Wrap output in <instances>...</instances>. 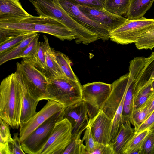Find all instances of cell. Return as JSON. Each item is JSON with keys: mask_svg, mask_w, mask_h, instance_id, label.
I'll use <instances>...</instances> for the list:
<instances>
[{"mask_svg": "<svg viewBox=\"0 0 154 154\" xmlns=\"http://www.w3.org/2000/svg\"><path fill=\"white\" fill-rule=\"evenodd\" d=\"M112 120L102 110L93 117L89 119L88 125L95 142L109 144V139Z\"/></svg>", "mask_w": 154, "mask_h": 154, "instance_id": "9a60e30c", "label": "cell"}, {"mask_svg": "<svg viewBox=\"0 0 154 154\" xmlns=\"http://www.w3.org/2000/svg\"><path fill=\"white\" fill-rule=\"evenodd\" d=\"M66 12L75 20L86 29L96 35L103 40L110 39V32L101 25L86 16L72 0H58Z\"/></svg>", "mask_w": 154, "mask_h": 154, "instance_id": "30bf717a", "label": "cell"}, {"mask_svg": "<svg viewBox=\"0 0 154 154\" xmlns=\"http://www.w3.org/2000/svg\"><path fill=\"white\" fill-rule=\"evenodd\" d=\"M23 84V97L20 124L27 122L37 113L36 107L39 101L30 94Z\"/></svg>", "mask_w": 154, "mask_h": 154, "instance_id": "d6986e66", "label": "cell"}, {"mask_svg": "<svg viewBox=\"0 0 154 154\" xmlns=\"http://www.w3.org/2000/svg\"><path fill=\"white\" fill-rule=\"evenodd\" d=\"M38 33H34L17 45L0 53V65L10 60L16 59Z\"/></svg>", "mask_w": 154, "mask_h": 154, "instance_id": "7402d4cb", "label": "cell"}, {"mask_svg": "<svg viewBox=\"0 0 154 154\" xmlns=\"http://www.w3.org/2000/svg\"><path fill=\"white\" fill-rule=\"evenodd\" d=\"M154 93L152 83L146 85L137 91H134V111L144 103Z\"/></svg>", "mask_w": 154, "mask_h": 154, "instance_id": "f546056e", "label": "cell"}, {"mask_svg": "<svg viewBox=\"0 0 154 154\" xmlns=\"http://www.w3.org/2000/svg\"><path fill=\"white\" fill-rule=\"evenodd\" d=\"M92 154H114V152L110 144L95 142L94 149Z\"/></svg>", "mask_w": 154, "mask_h": 154, "instance_id": "f35d334b", "label": "cell"}, {"mask_svg": "<svg viewBox=\"0 0 154 154\" xmlns=\"http://www.w3.org/2000/svg\"><path fill=\"white\" fill-rule=\"evenodd\" d=\"M111 89L112 84L100 82L88 83L82 86V100L86 103L89 119L101 109Z\"/></svg>", "mask_w": 154, "mask_h": 154, "instance_id": "ba28073f", "label": "cell"}, {"mask_svg": "<svg viewBox=\"0 0 154 154\" xmlns=\"http://www.w3.org/2000/svg\"><path fill=\"white\" fill-rule=\"evenodd\" d=\"M77 5H82L91 8L100 9L104 8V0H72Z\"/></svg>", "mask_w": 154, "mask_h": 154, "instance_id": "8d00e7d4", "label": "cell"}, {"mask_svg": "<svg viewBox=\"0 0 154 154\" xmlns=\"http://www.w3.org/2000/svg\"><path fill=\"white\" fill-rule=\"evenodd\" d=\"M154 95V93L141 106L134 111L132 116V125L135 131L147 118L148 109Z\"/></svg>", "mask_w": 154, "mask_h": 154, "instance_id": "4316f807", "label": "cell"}, {"mask_svg": "<svg viewBox=\"0 0 154 154\" xmlns=\"http://www.w3.org/2000/svg\"><path fill=\"white\" fill-rule=\"evenodd\" d=\"M82 140L85 144L88 154H92L94 149L95 142L93 137L90 129L88 126L85 130Z\"/></svg>", "mask_w": 154, "mask_h": 154, "instance_id": "d590c367", "label": "cell"}, {"mask_svg": "<svg viewBox=\"0 0 154 154\" xmlns=\"http://www.w3.org/2000/svg\"><path fill=\"white\" fill-rule=\"evenodd\" d=\"M135 43L138 49H152L154 48V28L144 34Z\"/></svg>", "mask_w": 154, "mask_h": 154, "instance_id": "d6a6232c", "label": "cell"}, {"mask_svg": "<svg viewBox=\"0 0 154 154\" xmlns=\"http://www.w3.org/2000/svg\"><path fill=\"white\" fill-rule=\"evenodd\" d=\"M141 154H154V129L151 131L144 139Z\"/></svg>", "mask_w": 154, "mask_h": 154, "instance_id": "e575fe53", "label": "cell"}, {"mask_svg": "<svg viewBox=\"0 0 154 154\" xmlns=\"http://www.w3.org/2000/svg\"><path fill=\"white\" fill-rule=\"evenodd\" d=\"M154 28V19L144 17L137 19L127 18L120 26L110 33V39L118 44L136 43L143 35Z\"/></svg>", "mask_w": 154, "mask_h": 154, "instance_id": "8992f818", "label": "cell"}, {"mask_svg": "<svg viewBox=\"0 0 154 154\" xmlns=\"http://www.w3.org/2000/svg\"><path fill=\"white\" fill-rule=\"evenodd\" d=\"M148 58L143 72L136 82L134 91L152 83L154 79V52L152 53Z\"/></svg>", "mask_w": 154, "mask_h": 154, "instance_id": "603a6c76", "label": "cell"}, {"mask_svg": "<svg viewBox=\"0 0 154 154\" xmlns=\"http://www.w3.org/2000/svg\"><path fill=\"white\" fill-rule=\"evenodd\" d=\"M150 131L146 129L139 132H135L134 135L125 145L122 154H130L134 150L142 148L144 139Z\"/></svg>", "mask_w": 154, "mask_h": 154, "instance_id": "83f0119b", "label": "cell"}, {"mask_svg": "<svg viewBox=\"0 0 154 154\" xmlns=\"http://www.w3.org/2000/svg\"><path fill=\"white\" fill-rule=\"evenodd\" d=\"M77 6L88 18L103 26L110 33L122 24L127 19L122 16L112 14L104 8L98 9L82 5Z\"/></svg>", "mask_w": 154, "mask_h": 154, "instance_id": "5bb4252c", "label": "cell"}, {"mask_svg": "<svg viewBox=\"0 0 154 154\" xmlns=\"http://www.w3.org/2000/svg\"><path fill=\"white\" fill-rule=\"evenodd\" d=\"M16 64V72L30 94L39 101L44 100L49 79L28 59Z\"/></svg>", "mask_w": 154, "mask_h": 154, "instance_id": "5b68a950", "label": "cell"}, {"mask_svg": "<svg viewBox=\"0 0 154 154\" xmlns=\"http://www.w3.org/2000/svg\"><path fill=\"white\" fill-rule=\"evenodd\" d=\"M131 0H104V9L116 15L122 16L126 14L129 8Z\"/></svg>", "mask_w": 154, "mask_h": 154, "instance_id": "484cf974", "label": "cell"}, {"mask_svg": "<svg viewBox=\"0 0 154 154\" xmlns=\"http://www.w3.org/2000/svg\"><path fill=\"white\" fill-rule=\"evenodd\" d=\"M23 97V84L16 72L2 81L0 118L13 129H18L20 125Z\"/></svg>", "mask_w": 154, "mask_h": 154, "instance_id": "7a4b0ae2", "label": "cell"}, {"mask_svg": "<svg viewBox=\"0 0 154 154\" xmlns=\"http://www.w3.org/2000/svg\"><path fill=\"white\" fill-rule=\"evenodd\" d=\"M39 34L38 33L35 37L29 43L23 51L16 58V59L30 58L35 53L38 47Z\"/></svg>", "mask_w": 154, "mask_h": 154, "instance_id": "836d02e7", "label": "cell"}, {"mask_svg": "<svg viewBox=\"0 0 154 154\" xmlns=\"http://www.w3.org/2000/svg\"><path fill=\"white\" fill-rule=\"evenodd\" d=\"M146 129L150 131L154 129V110L136 130L135 132H139Z\"/></svg>", "mask_w": 154, "mask_h": 154, "instance_id": "ab89813d", "label": "cell"}, {"mask_svg": "<svg viewBox=\"0 0 154 154\" xmlns=\"http://www.w3.org/2000/svg\"><path fill=\"white\" fill-rule=\"evenodd\" d=\"M133 79V77L128 73L121 76L112 84L110 93L101 109L111 119H113Z\"/></svg>", "mask_w": 154, "mask_h": 154, "instance_id": "7c38bea8", "label": "cell"}, {"mask_svg": "<svg viewBox=\"0 0 154 154\" xmlns=\"http://www.w3.org/2000/svg\"><path fill=\"white\" fill-rule=\"evenodd\" d=\"M64 110L50 117L21 142L25 154H40L51 134L56 123L63 119Z\"/></svg>", "mask_w": 154, "mask_h": 154, "instance_id": "52a82bcc", "label": "cell"}, {"mask_svg": "<svg viewBox=\"0 0 154 154\" xmlns=\"http://www.w3.org/2000/svg\"><path fill=\"white\" fill-rule=\"evenodd\" d=\"M13 138V140L9 143L12 154H25L22 149L18 133H14Z\"/></svg>", "mask_w": 154, "mask_h": 154, "instance_id": "74e56055", "label": "cell"}, {"mask_svg": "<svg viewBox=\"0 0 154 154\" xmlns=\"http://www.w3.org/2000/svg\"><path fill=\"white\" fill-rule=\"evenodd\" d=\"M126 92L124 100L122 113V122L129 120L132 125V116L134 110V96L136 83L137 81L134 76Z\"/></svg>", "mask_w": 154, "mask_h": 154, "instance_id": "44dd1931", "label": "cell"}, {"mask_svg": "<svg viewBox=\"0 0 154 154\" xmlns=\"http://www.w3.org/2000/svg\"><path fill=\"white\" fill-rule=\"evenodd\" d=\"M66 107L56 101L48 100L42 109L27 122L21 123L19 137L21 143L33 131L55 114L64 110Z\"/></svg>", "mask_w": 154, "mask_h": 154, "instance_id": "8fae6325", "label": "cell"}, {"mask_svg": "<svg viewBox=\"0 0 154 154\" xmlns=\"http://www.w3.org/2000/svg\"><path fill=\"white\" fill-rule=\"evenodd\" d=\"M129 120L122 122L118 132L113 142L110 144L114 154H122L125 145L135 134Z\"/></svg>", "mask_w": 154, "mask_h": 154, "instance_id": "ac0fdd59", "label": "cell"}, {"mask_svg": "<svg viewBox=\"0 0 154 154\" xmlns=\"http://www.w3.org/2000/svg\"><path fill=\"white\" fill-rule=\"evenodd\" d=\"M32 16L19 0H0V22H12Z\"/></svg>", "mask_w": 154, "mask_h": 154, "instance_id": "2e32d148", "label": "cell"}, {"mask_svg": "<svg viewBox=\"0 0 154 154\" xmlns=\"http://www.w3.org/2000/svg\"><path fill=\"white\" fill-rule=\"evenodd\" d=\"M152 86L154 92V79L153 80L152 82Z\"/></svg>", "mask_w": 154, "mask_h": 154, "instance_id": "b9f144b4", "label": "cell"}, {"mask_svg": "<svg viewBox=\"0 0 154 154\" xmlns=\"http://www.w3.org/2000/svg\"><path fill=\"white\" fill-rule=\"evenodd\" d=\"M26 32L43 33L60 40L75 39V33L62 22L44 17L33 16L12 22H0V40Z\"/></svg>", "mask_w": 154, "mask_h": 154, "instance_id": "6da1fadb", "label": "cell"}, {"mask_svg": "<svg viewBox=\"0 0 154 154\" xmlns=\"http://www.w3.org/2000/svg\"><path fill=\"white\" fill-rule=\"evenodd\" d=\"M64 118L67 119L71 124L72 140L80 138L89 121L88 111L85 102L82 100L66 108L64 111Z\"/></svg>", "mask_w": 154, "mask_h": 154, "instance_id": "4fadbf2b", "label": "cell"}, {"mask_svg": "<svg viewBox=\"0 0 154 154\" xmlns=\"http://www.w3.org/2000/svg\"><path fill=\"white\" fill-rule=\"evenodd\" d=\"M39 16L52 18L62 22L75 33V42L86 44L93 34L73 19L63 8L58 0H29Z\"/></svg>", "mask_w": 154, "mask_h": 154, "instance_id": "3957f363", "label": "cell"}, {"mask_svg": "<svg viewBox=\"0 0 154 154\" xmlns=\"http://www.w3.org/2000/svg\"><path fill=\"white\" fill-rule=\"evenodd\" d=\"M57 61L64 78L74 81H79L71 67V61L69 58L63 53L55 51Z\"/></svg>", "mask_w": 154, "mask_h": 154, "instance_id": "cb8c5ba5", "label": "cell"}, {"mask_svg": "<svg viewBox=\"0 0 154 154\" xmlns=\"http://www.w3.org/2000/svg\"><path fill=\"white\" fill-rule=\"evenodd\" d=\"M34 32H26L10 36L0 41V53L15 46Z\"/></svg>", "mask_w": 154, "mask_h": 154, "instance_id": "f1b7e54d", "label": "cell"}, {"mask_svg": "<svg viewBox=\"0 0 154 154\" xmlns=\"http://www.w3.org/2000/svg\"><path fill=\"white\" fill-rule=\"evenodd\" d=\"M72 128L66 118L57 122L40 154H63L72 140Z\"/></svg>", "mask_w": 154, "mask_h": 154, "instance_id": "9c48e42d", "label": "cell"}, {"mask_svg": "<svg viewBox=\"0 0 154 154\" xmlns=\"http://www.w3.org/2000/svg\"><path fill=\"white\" fill-rule=\"evenodd\" d=\"M154 110V95L152 101L149 105L148 109V118Z\"/></svg>", "mask_w": 154, "mask_h": 154, "instance_id": "60d3db41", "label": "cell"}, {"mask_svg": "<svg viewBox=\"0 0 154 154\" xmlns=\"http://www.w3.org/2000/svg\"><path fill=\"white\" fill-rule=\"evenodd\" d=\"M154 0H131L126 13L127 19H137L143 17L151 7Z\"/></svg>", "mask_w": 154, "mask_h": 154, "instance_id": "ffe728a7", "label": "cell"}, {"mask_svg": "<svg viewBox=\"0 0 154 154\" xmlns=\"http://www.w3.org/2000/svg\"><path fill=\"white\" fill-rule=\"evenodd\" d=\"M79 81L64 78L49 79L44 100H52L66 108L82 100Z\"/></svg>", "mask_w": 154, "mask_h": 154, "instance_id": "277c9868", "label": "cell"}, {"mask_svg": "<svg viewBox=\"0 0 154 154\" xmlns=\"http://www.w3.org/2000/svg\"><path fill=\"white\" fill-rule=\"evenodd\" d=\"M0 154H12L9 143L13 140L9 125L0 118Z\"/></svg>", "mask_w": 154, "mask_h": 154, "instance_id": "d4e9b609", "label": "cell"}, {"mask_svg": "<svg viewBox=\"0 0 154 154\" xmlns=\"http://www.w3.org/2000/svg\"><path fill=\"white\" fill-rule=\"evenodd\" d=\"M88 154L87 148L80 138L72 139L63 154Z\"/></svg>", "mask_w": 154, "mask_h": 154, "instance_id": "1f68e13d", "label": "cell"}, {"mask_svg": "<svg viewBox=\"0 0 154 154\" xmlns=\"http://www.w3.org/2000/svg\"><path fill=\"white\" fill-rule=\"evenodd\" d=\"M26 59H29L34 65L45 75L46 70V57L43 42H39L38 47L35 53L30 58Z\"/></svg>", "mask_w": 154, "mask_h": 154, "instance_id": "4dcf8cb0", "label": "cell"}, {"mask_svg": "<svg viewBox=\"0 0 154 154\" xmlns=\"http://www.w3.org/2000/svg\"><path fill=\"white\" fill-rule=\"evenodd\" d=\"M45 51L46 57V70L45 74L49 79L64 78L57 61L55 50L49 44L46 36H43Z\"/></svg>", "mask_w": 154, "mask_h": 154, "instance_id": "e0dca14e", "label": "cell"}]
</instances>
